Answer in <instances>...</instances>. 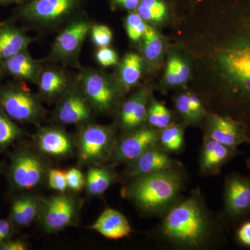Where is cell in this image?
I'll use <instances>...</instances> for the list:
<instances>
[{
    "mask_svg": "<svg viewBox=\"0 0 250 250\" xmlns=\"http://www.w3.org/2000/svg\"><path fill=\"white\" fill-rule=\"evenodd\" d=\"M190 10L202 23L184 48L200 93L213 113L241 122L250 136V0H200Z\"/></svg>",
    "mask_w": 250,
    "mask_h": 250,
    "instance_id": "cell-1",
    "label": "cell"
},
{
    "mask_svg": "<svg viewBox=\"0 0 250 250\" xmlns=\"http://www.w3.org/2000/svg\"><path fill=\"white\" fill-rule=\"evenodd\" d=\"M223 225L211 214L200 192L177 202L165 215L159 233L161 239L182 250H202L222 240Z\"/></svg>",
    "mask_w": 250,
    "mask_h": 250,
    "instance_id": "cell-2",
    "label": "cell"
},
{
    "mask_svg": "<svg viewBox=\"0 0 250 250\" xmlns=\"http://www.w3.org/2000/svg\"><path fill=\"white\" fill-rule=\"evenodd\" d=\"M131 180L128 197L143 213L155 216H164L179 201L184 188V176L179 167Z\"/></svg>",
    "mask_w": 250,
    "mask_h": 250,
    "instance_id": "cell-3",
    "label": "cell"
},
{
    "mask_svg": "<svg viewBox=\"0 0 250 250\" xmlns=\"http://www.w3.org/2000/svg\"><path fill=\"white\" fill-rule=\"evenodd\" d=\"M116 143V129L113 126L87 125L81 130L77 140L81 162L101 164L112 156Z\"/></svg>",
    "mask_w": 250,
    "mask_h": 250,
    "instance_id": "cell-4",
    "label": "cell"
},
{
    "mask_svg": "<svg viewBox=\"0 0 250 250\" xmlns=\"http://www.w3.org/2000/svg\"><path fill=\"white\" fill-rule=\"evenodd\" d=\"M47 163L29 149H21L11 158L9 177L11 185L20 190H30L47 180Z\"/></svg>",
    "mask_w": 250,
    "mask_h": 250,
    "instance_id": "cell-5",
    "label": "cell"
},
{
    "mask_svg": "<svg viewBox=\"0 0 250 250\" xmlns=\"http://www.w3.org/2000/svg\"><path fill=\"white\" fill-rule=\"evenodd\" d=\"M79 210L80 204L77 199L62 192L41 198L39 219L45 231L57 233L76 223Z\"/></svg>",
    "mask_w": 250,
    "mask_h": 250,
    "instance_id": "cell-6",
    "label": "cell"
},
{
    "mask_svg": "<svg viewBox=\"0 0 250 250\" xmlns=\"http://www.w3.org/2000/svg\"><path fill=\"white\" fill-rule=\"evenodd\" d=\"M81 82L85 99L97 111L106 113L115 107L121 88L111 76L98 70H87L82 74Z\"/></svg>",
    "mask_w": 250,
    "mask_h": 250,
    "instance_id": "cell-7",
    "label": "cell"
},
{
    "mask_svg": "<svg viewBox=\"0 0 250 250\" xmlns=\"http://www.w3.org/2000/svg\"><path fill=\"white\" fill-rule=\"evenodd\" d=\"M85 0H27L20 4L18 13L32 22H60L80 12Z\"/></svg>",
    "mask_w": 250,
    "mask_h": 250,
    "instance_id": "cell-8",
    "label": "cell"
},
{
    "mask_svg": "<svg viewBox=\"0 0 250 250\" xmlns=\"http://www.w3.org/2000/svg\"><path fill=\"white\" fill-rule=\"evenodd\" d=\"M0 105L11 119L21 123H36L45 114L37 97L22 88L9 87L1 90Z\"/></svg>",
    "mask_w": 250,
    "mask_h": 250,
    "instance_id": "cell-9",
    "label": "cell"
},
{
    "mask_svg": "<svg viewBox=\"0 0 250 250\" xmlns=\"http://www.w3.org/2000/svg\"><path fill=\"white\" fill-rule=\"evenodd\" d=\"M250 214V177L233 172L226 177L224 188V216L234 223Z\"/></svg>",
    "mask_w": 250,
    "mask_h": 250,
    "instance_id": "cell-10",
    "label": "cell"
},
{
    "mask_svg": "<svg viewBox=\"0 0 250 250\" xmlns=\"http://www.w3.org/2000/svg\"><path fill=\"white\" fill-rule=\"evenodd\" d=\"M159 142V131L151 126L141 127L126 131L117 141L112 159L117 164H130L149 148Z\"/></svg>",
    "mask_w": 250,
    "mask_h": 250,
    "instance_id": "cell-11",
    "label": "cell"
},
{
    "mask_svg": "<svg viewBox=\"0 0 250 250\" xmlns=\"http://www.w3.org/2000/svg\"><path fill=\"white\" fill-rule=\"evenodd\" d=\"M205 136L229 147L250 143L246 125L232 117L213 112L207 115Z\"/></svg>",
    "mask_w": 250,
    "mask_h": 250,
    "instance_id": "cell-12",
    "label": "cell"
},
{
    "mask_svg": "<svg viewBox=\"0 0 250 250\" xmlns=\"http://www.w3.org/2000/svg\"><path fill=\"white\" fill-rule=\"evenodd\" d=\"M179 166L178 163L172 159L166 151L156 145L130 164L125 176L126 178L133 179Z\"/></svg>",
    "mask_w": 250,
    "mask_h": 250,
    "instance_id": "cell-13",
    "label": "cell"
},
{
    "mask_svg": "<svg viewBox=\"0 0 250 250\" xmlns=\"http://www.w3.org/2000/svg\"><path fill=\"white\" fill-rule=\"evenodd\" d=\"M90 29V23L87 20L79 18L72 21L57 36L52 54L55 57L65 59L76 55Z\"/></svg>",
    "mask_w": 250,
    "mask_h": 250,
    "instance_id": "cell-14",
    "label": "cell"
},
{
    "mask_svg": "<svg viewBox=\"0 0 250 250\" xmlns=\"http://www.w3.org/2000/svg\"><path fill=\"white\" fill-rule=\"evenodd\" d=\"M240 152L205 136L200 158V172L204 175H218L225 164Z\"/></svg>",
    "mask_w": 250,
    "mask_h": 250,
    "instance_id": "cell-15",
    "label": "cell"
},
{
    "mask_svg": "<svg viewBox=\"0 0 250 250\" xmlns=\"http://www.w3.org/2000/svg\"><path fill=\"white\" fill-rule=\"evenodd\" d=\"M36 143L40 152L52 157H67L75 147L71 136L65 130L54 126L39 129L36 136Z\"/></svg>",
    "mask_w": 250,
    "mask_h": 250,
    "instance_id": "cell-16",
    "label": "cell"
},
{
    "mask_svg": "<svg viewBox=\"0 0 250 250\" xmlns=\"http://www.w3.org/2000/svg\"><path fill=\"white\" fill-rule=\"evenodd\" d=\"M88 228L111 240L121 239L129 236L132 232V229L126 217L113 208L104 210L96 221Z\"/></svg>",
    "mask_w": 250,
    "mask_h": 250,
    "instance_id": "cell-17",
    "label": "cell"
},
{
    "mask_svg": "<svg viewBox=\"0 0 250 250\" xmlns=\"http://www.w3.org/2000/svg\"><path fill=\"white\" fill-rule=\"evenodd\" d=\"M57 119L66 125L82 124L91 116L88 100L77 92H70L62 98L57 111Z\"/></svg>",
    "mask_w": 250,
    "mask_h": 250,
    "instance_id": "cell-18",
    "label": "cell"
},
{
    "mask_svg": "<svg viewBox=\"0 0 250 250\" xmlns=\"http://www.w3.org/2000/svg\"><path fill=\"white\" fill-rule=\"evenodd\" d=\"M5 70L18 78L39 83L42 70L40 63L31 57L27 49L3 62Z\"/></svg>",
    "mask_w": 250,
    "mask_h": 250,
    "instance_id": "cell-19",
    "label": "cell"
},
{
    "mask_svg": "<svg viewBox=\"0 0 250 250\" xmlns=\"http://www.w3.org/2000/svg\"><path fill=\"white\" fill-rule=\"evenodd\" d=\"M40 203L41 198L30 194L15 198L10 212V220L14 226L25 228L39 218Z\"/></svg>",
    "mask_w": 250,
    "mask_h": 250,
    "instance_id": "cell-20",
    "label": "cell"
},
{
    "mask_svg": "<svg viewBox=\"0 0 250 250\" xmlns=\"http://www.w3.org/2000/svg\"><path fill=\"white\" fill-rule=\"evenodd\" d=\"M191 72V65L188 58L177 51H171L166 64L163 84L166 88L186 84L190 80Z\"/></svg>",
    "mask_w": 250,
    "mask_h": 250,
    "instance_id": "cell-21",
    "label": "cell"
},
{
    "mask_svg": "<svg viewBox=\"0 0 250 250\" xmlns=\"http://www.w3.org/2000/svg\"><path fill=\"white\" fill-rule=\"evenodd\" d=\"M32 41L17 27L3 24L0 27V62L27 49Z\"/></svg>",
    "mask_w": 250,
    "mask_h": 250,
    "instance_id": "cell-22",
    "label": "cell"
},
{
    "mask_svg": "<svg viewBox=\"0 0 250 250\" xmlns=\"http://www.w3.org/2000/svg\"><path fill=\"white\" fill-rule=\"evenodd\" d=\"M116 180V174L111 167H90L85 177V188L88 195L100 196Z\"/></svg>",
    "mask_w": 250,
    "mask_h": 250,
    "instance_id": "cell-23",
    "label": "cell"
},
{
    "mask_svg": "<svg viewBox=\"0 0 250 250\" xmlns=\"http://www.w3.org/2000/svg\"><path fill=\"white\" fill-rule=\"evenodd\" d=\"M143 59L136 53L125 56L118 67V77L120 86L128 90L139 82L142 75Z\"/></svg>",
    "mask_w": 250,
    "mask_h": 250,
    "instance_id": "cell-24",
    "label": "cell"
},
{
    "mask_svg": "<svg viewBox=\"0 0 250 250\" xmlns=\"http://www.w3.org/2000/svg\"><path fill=\"white\" fill-rule=\"evenodd\" d=\"M174 9L167 0H141L136 11L146 22L160 24L169 19Z\"/></svg>",
    "mask_w": 250,
    "mask_h": 250,
    "instance_id": "cell-25",
    "label": "cell"
},
{
    "mask_svg": "<svg viewBox=\"0 0 250 250\" xmlns=\"http://www.w3.org/2000/svg\"><path fill=\"white\" fill-rule=\"evenodd\" d=\"M142 53L146 62L156 65L161 62L165 52V41L152 26L147 25L142 39Z\"/></svg>",
    "mask_w": 250,
    "mask_h": 250,
    "instance_id": "cell-26",
    "label": "cell"
},
{
    "mask_svg": "<svg viewBox=\"0 0 250 250\" xmlns=\"http://www.w3.org/2000/svg\"><path fill=\"white\" fill-rule=\"evenodd\" d=\"M38 83L41 93L47 98H57L68 87V81L65 74L57 70L42 71Z\"/></svg>",
    "mask_w": 250,
    "mask_h": 250,
    "instance_id": "cell-27",
    "label": "cell"
},
{
    "mask_svg": "<svg viewBox=\"0 0 250 250\" xmlns=\"http://www.w3.org/2000/svg\"><path fill=\"white\" fill-rule=\"evenodd\" d=\"M161 148L169 152H179L184 147L183 125L170 124L159 131V142Z\"/></svg>",
    "mask_w": 250,
    "mask_h": 250,
    "instance_id": "cell-28",
    "label": "cell"
},
{
    "mask_svg": "<svg viewBox=\"0 0 250 250\" xmlns=\"http://www.w3.org/2000/svg\"><path fill=\"white\" fill-rule=\"evenodd\" d=\"M147 122L151 127L161 130L172 124V113L164 104L149 98Z\"/></svg>",
    "mask_w": 250,
    "mask_h": 250,
    "instance_id": "cell-29",
    "label": "cell"
},
{
    "mask_svg": "<svg viewBox=\"0 0 250 250\" xmlns=\"http://www.w3.org/2000/svg\"><path fill=\"white\" fill-rule=\"evenodd\" d=\"M21 136L19 126L0 108V149L9 147Z\"/></svg>",
    "mask_w": 250,
    "mask_h": 250,
    "instance_id": "cell-30",
    "label": "cell"
},
{
    "mask_svg": "<svg viewBox=\"0 0 250 250\" xmlns=\"http://www.w3.org/2000/svg\"><path fill=\"white\" fill-rule=\"evenodd\" d=\"M148 24L136 11H131L125 19V27L129 39L133 42L141 41Z\"/></svg>",
    "mask_w": 250,
    "mask_h": 250,
    "instance_id": "cell-31",
    "label": "cell"
},
{
    "mask_svg": "<svg viewBox=\"0 0 250 250\" xmlns=\"http://www.w3.org/2000/svg\"><path fill=\"white\" fill-rule=\"evenodd\" d=\"M147 89V88H143L138 90L137 92L131 95L122 105L121 113H120V117L121 118H121L122 126H123L125 131H126L130 120H131V117L134 114L138 103H139L140 100L142 98L143 94L145 93V92Z\"/></svg>",
    "mask_w": 250,
    "mask_h": 250,
    "instance_id": "cell-32",
    "label": "cell"
},
{
    "mask_svg": "<svg viewBox=\"0 0 250 250\" xmlns=\"http://www.w3.org/2000/svg\"><path fill=\"white\" fill-rule=\"evenodd\" d=\"M174 105L179 115L187 123L195 125L200 123V121L190 107L188 92L179 94L174 100Z\"/></svg>",
    "mask_w": 250,
    "mask_h": 250,
    "instance_id": "cell-33",
    "label": "cell"
},
{
    "mask_svg": "<svg viewBox=\"0 0 250 250\" xmlns=\"http://www.w3.org/2000/svg\"><path fill=\"white\" fill-rule=\"evenodd\" d=\"M91 38L97 47H108L111 43L113 33L107 26L98 24L91 27Z\"/></svg>",
    "mask_w": 250,
    "mask_h": 250,
    "instance_id": "cell-34",
    "label": "cell"
},
{
    "mask_svg": "<svg viewBox=\"0 0 250 250\" xmlns=\"http://www.w3.org/2000/svg\"><path fill=\"white\" fill-rule=\"evenodd\" d=\"M47 180L49 187L56 191L65 192L68 189L65 171L57 168L49 169Z\"/></svg>",
    "mask_w": 250,
    "mask_h": 250,
    "instance_id": "cell-35",
    "label": "cell"
},
{
    "mask_svg": "<svg viewBox=\"0 0 250 250\" xmlns=\"http://www.w3.org/2000/svg\"><path fill=\"white\" fill-rule=\"evenodd\" d=\"M67 188L74 192H80L85 187V177L77 167H71L65 171Z\"/></svg>",
    "mask_w": 250,
    "mask_h": 250,
    "instance_id": "cell-36",
    "label": "cell"
},
{
    "mask_svg": "<svg viewBox=\"0 0 250 250\" xmlns=\"http://www.w3.org/2000/svg\"><path fill=\"white\" fill-rule=\"evenodd\" d=\"M95 57L99 63L103 67L112 66L116 65L118 62V54L114 49L108 47H100Z\"/></svg>",
    "mask_w": 250,
    "mask_h": 250,
    "instance_id": "cell-37",
    "label": "cell"
},
{
    "mask_svg": "<svg viewBox=\"0 0 250 250\" xmlns=\"http://www.w3.org/2000/svg\"><path fill=\"white\" fill-rule=\"evenodd\" d=\"M236 238L240 246L250 248V220L240 225L237 229Z\"/></svg>",
    "mask_w": 250,
    "mask_h": 250,
    "instance_id": "cell-38",
    "label": "cell"
},
{
    "mask_svg": "<svg viewBox=\"0 0 250 250\" xmlns=\"http://www.w3.org/2000/svg\"><path fill=\"white\" fill-rule=\"evenodd\" d=\"M110 6L113 10H125L136 11L141 0H108Z\"/></svg>",
    "mask_w": 250,
    "mask_h": 250,
    "instance_id": "cell-39",
    "label": "cell"
},
{
    "mask_svg": "<svg viewBox=\"0 0 250 250\" xmlns=\"http://www.w3.org/2000/svg\"><path fill=\"white\" fill-rule=\"evenodd\" d=\"M14 228L11 220L0 219V240L1 243L11 239L14 233Z\"/></svg>",
    "mask_w": 250,
    "mask_h": 250,
    "instance_id": "cell-40",
    "label": "cell"
},
{
    "mask_svg": "<svg viewBox=\"0 0 250 250\" xmlns=\"http://www.w3.org/2000/svg\"><path fill=\"white\" fill-rule=\"evenodd\" d=\"M27 246L21 240H8L0 245V250H25Z\"/></svg>",
    "mask_w": 250,
    "mask_h": 250,
    "instance_id": "cell-41",
    "label": "cell"
},
{
    "mask_svg": "<svg viewBox=\"0 0 250 250\" xmlns=\"http://www.w3.org/2000/svg\"><path fill=\"white\" fill-rule=\"evenodd\" d=\"M175 8L190 7L192 0H167Z\"/></svg>",
    "mask_w": 250,
    "mask_h": 250,
    "instance_id": "cell-42",
    "label": "cell"
},
{
    "mask_svg": "<svg viewBox=\"0 0 250 250\" xmlns=\"http://www.w3.org/2000/svg\"><path fill=\"white\" fill-rule=\"evenodd\" d=\"M27 0H0V5L22 4Z\"/></svg>",
    "mask_w": 250,
    "mask_h": 250,
    "instance_id": "cell-43",
    "label": "cell"
},
{
    "mask_svg": "<svg viewBox=\"0 0 250 250\" xmlns=\"http://www.w3.org/2000/svg\"><path fill=\"white\" fill-rule=\"evenodd\" d=\"M247 166H248V167L250 169V158H249V159L247 161Z\"/></svg>",
    "mask_w": 250,
    "mask_h": 250,
    "instance_id": "cell-44",
    "label": "cell"
},
{
    "mask_svg": "<svg viewBox=\"0 0 250 250\" xmlns=\"http://www.w3.org/2000/svg\"><path fill=\"white\" fill-rule=\"evenodd\" d=\"M200 1V0H192V3L191 4V6L192 4H195V2H197V1Z\"/></svg>",
    "mask_w": 250,
    "mask_h": 250,
    "instance_id": "cell-45",
    "label": "cell"
},
{
    "mask_svg": "<svg viewBox=\"0 0 250 250\" xmlns=\"http://www.w3.org/2000/svg\"><path fill=\"white\" fill-rule=\"evenodd\" d=\"M3 24H4V23H1L0 22V27H1V26H2Z\"/></svg>",
    "mask_w": 250,
    "mask_h": 250,
    "instance_id": "cell-46",
    "label": "cell"
},
{
    "mask_svg": "<svg viewBox=\"0 0 250 250\" xmlns=\"http://www.w3.org/2000/svg\"><path fill=\"white\" fill-rule=\"evenodd\" d=\"M0 244H1V240H0Z\"/></svg>",
    "mask_w": 250,
    "mask_h": 250,
    "instance_id": "cell-47",
    "label": "cell"
}]
</instances>
